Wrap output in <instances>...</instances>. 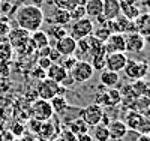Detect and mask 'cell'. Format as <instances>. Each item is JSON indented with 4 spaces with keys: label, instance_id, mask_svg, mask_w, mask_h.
<instances>
[{
    "label": "cell",
    "instance_id": "cell-1",
    "mask_svg": "<svg viewBox=\"0 0 150 141\" xmlns=\"http://www.w3.org/2000/svg\"><path fill=\"white\" fill-rule=\"evenodd\" d=\"M15 21L20 29L26 30L29 33H33L36 30H41V26L45 21V15L39 5L24 3L17 9Z\"/></svg>",
    "mask_w": 150,
    "mask_h": 141
},
{
    "label": "cell",
    "instance_id": "cell-2",
    "mask_svg": "<svg viewBox=\"0 0 150 141\" xmlns=\"http://www.w3.org/2000/svg\"><path fill=\"white\" fill-rule=\"evenodd\" d=\"M30 116H32L33 120L41 122V123L51 120V117L54 116V111L51 108L50 101H44V99H39V98L36 101H33L32 105H30Z\"/></svg>",
    "mask_w": 150,
    "mask_h": 141
},
{
    "label": "cell",
    "instance_id": "cell-3",
    "mask_svg": "<svg viewBox=\"0 0 150 141\" xmlns=\"http://www.w3.org/2000/svg\"><path fill=\"white\" fill-rule=\"evenodd\" d=\"M95 74V69L92 68L90 62L87 60H78L75 63V66L69 71V78L77 83V84H83L86 81H89Z\"/></svg>",
    "mask_w": 150,
    "mask_h": 141
},
{
    "label": "cell",
    "instance_id": "cell-4",
    "mask_svg": "<svg viewBox=\"0 0 150 141\" xmlns=\"http://www.w3.org/2000/svg\"><path fill=\"white\" fill-rule=\"evenodd\" d=\"M95 30V23L92 18L89 17H84L81 20H77V21H72V26H71V30H69V36L74 38L75 41H80V39H84V38L90 36Z\"/></svg>",
    "mask_w": 150,
    "mask_h": 141
},
{
    "label": "cell",
    "instance_id": "cell-5",
    "mask_svg": "<svg viewBox=\"0 0 150 141\" xmlns=\"http://www.w3.org/2000/svg\"><path fill=\"white\" fill-rule=\"evenodd\" d=\"M122 102V95H120V90L116 87L112 89H107V90H102V92H98L96 96H95V104L99 105V107H108V108H114L117 107Z\"/></svg>",
    "mask_w": 150,
    "mask_h": 141
},
{
    "label": "cell",
    "instance_id": "cell-6",
    "mask_svg": "<svg viewBox=\"0 0 150 141\" xmlns=\"http://www.w3.org/2000/svg\"><path fill=\"white\" fill-rule=\"evenodd\" d=\"M123 71L131 81L146 80L149 74V63L146 60H128Z\"/></svg>",
    "mask_w": 150,
    "mask_h": 141
},
{
    "label": "cell",
    "instance_id": "cell-7",
    "mask_svg": "<svg viewBox=\"0 0 150 141\" xmlns=\"http://www.w3.org/2000/svg\"><path fill=\"white\" fill-rule=\"evenodd\" d=\"M87 126H96L101 123L102 117H104V108L102 107H99L96 104H90V105H87L84 108L80 110V116H78Z\"/></svg>",
    "mask_w": 150,
    "mask_h": 141
},
{
    "label": "cell",
    "instance_id": "cell-8",
    "mask_svg": "<svg viewBox=\"0 0 150 141\" xmlns=\"http://www.w3.org/2000/svg\"><path fill=\"white\" fill-rule=\"evenodd\" d=\"M146 48V38L137 32H131L125 35V51L132 54H140Z\"/></svg>",
    "mask_w": 150,
    "mask_h": 141
},
{
    "label": "cell",
    "instance_id": "cell-9",
    "mask_svg": "<svg viewBox=\"0 0 150 141\" xmlns=\"http://www.w3.org/2000/svg\"><path fill=\"white\" fill-rule=\"evenodd\" d=\"M59 87L60 84L48 80V78H44L39 81L38 84V89H36V95L39 99H44V101H51L54 96L59 95Z\"/></svg>",
    "mask_w": 150,
    "mask_h": 141
},
{
    "label": "cell",
    "instance_id": "cell-10",
    "mask_svg": "<svg viewBox=\"0 0 150 141\" xmlns=\"http://www.w3.org/2000/svg\"><path fill=\"white\" fill-rule=\"evenodd\" d=\"M105 54L112 53H125V35L123 33H111L108 39L104 42Z\"/></svg>",
    "mask_w": 150,
    "mask_h": 141
},
{
    "label": "cell",
    "instance_id": "cell-11",
    "mask_svg": "<svg viewBox=\"0 0 150 141\" xmlns=\"http://www.w3.org/2000/svg\"><path fill=\"white\" fill-rule=\"evenodd\" d=\"M54 50L62 56V57H68V56H74L77 51V41L71 38L69 35L62 38V39L56 41L54 44Z\"/></svg>",
    "mask_w": 150,
    "mask_h": 141
},
{
    "label": "cell",
    "instance_id": "cell-12",
    "mask_svg": "<svg viewBox=\"0 0 150 141\" xmlns=\"http://www.w3.org/2000/svg\"><path fill=\"white\" fill-rule=\"evenodd\" d=\"M128 56L125 53H112V54H107V65L105 69L112 71V72H122L125 69L128 63Z\"/></svg>",
    "mask_w": 150,
    "mask_h": 141
},
{
    "label": "cell",
    "instance_id": "cell-13",
    "mask_svg": "<svg viewBox=\"0 0 150 141\" xmlns=\"http://www.w3.org/2000/svg\"><path fill=\"white\" fill-rule=\"evenodd\" d=\"M29 41H30V33L20 29V27L15 29V30H11L9 35H8V42L12 45V48L17 50V51L20 48H23Z\"/></svg>",
    "mask_w": 150,
    "mask_h": 141
},
{
    "label": "cell",
    "instance_id": "cell-14",
    "mask_svg": "<svg viewBox=\"0 0 150 141\" xmlns=\"http://www.w3.org/2000/svg\"><path fill=\"white\" fill-rule=\"evenodd\" d=\"M45 78H48V80H51V81H54V83L62 86L69 78V74H68V71L63 66H60L59 63H53V65L47 69Z\"/></svg>",
    "mask_w": 150,
    "mask_h": 141
},
{
    "label": "cell",
    "instance_id": "cell-15",
    "mask_svg": "<svg viewBox=\"0 0 150 141\" xmlns=\"http://www.w3.org/2000/svg\"><path fill=\"white\" fill-rule=\"evenodd\" d=\"M108 132L111 141H123L125 137L128 135V128L123 123V120H111L108 125Z\"/></svg>",
    "mask_w": 150,
    "mask_h": 141
},
{
    "label": "cell",
    "instance_id": "cell-16",
    "mask_svg": "<svg viewBox=\"0 0 150 141\" xmlns=\"http://www.w3.org/2000/svg\"><path fill=\"white\" fill-rule=\"evenodd\" d=\"M47 23H50L51 26H65L72 23L71 20V15H69V11H65V9H59L56 8L53 12H51V15H50L48 18H45Z\"/></svg>",
    "mask_w": 150,
    "mask_h": 141
},
{
    "label": "cell",
    "instance_id": "cell-17",
    "mask_svg": "<svg viewBox=\"0 0 150 141\" xmlns=\"http://www.w3.org/2000/svg\"><path fill=\"white\" fill-rule=\"evenodd\" d=\"M120 15V3L119 0H104V11H102V17L107 21L116 20Z\"/></svg>",
    "mask_w": 150,
    "mask_h": 141
},
{
    "label": "cell",
    "instance_id": "cell-18",
    "mask_svg": "<svg viewBox=\"0 0 150 141\" xmlns=\"http://www.w3.org/2000/svg\"><path fill=\"white\" fill-rule=\"evenodd\" d=\"M86 17L89 18H99L102 17L104 11V0H86Z\"/></svg>",
    "mask_w": 150,
    "mask_h": 141
},
{
    "label": "cell",
    "instance_id": "cell-19",
    "mask_svg": "<svg viewBox=\"0 0 150 141\" xmlns=\"http://www.w3.org/2000/svg\"><path fill=\"white\" fill-rule=\"evenodd\" d=\"M99 81L101 84L107 89H112L116 87L119 83H120V77L117 72H112V71H108V69H104L101 72V77H99Z\"/></svg>",
    "mask_w": 150,
    "mask_h": 141
},
{
    "label": "cell",
    "instance_id": "cell-20",
    "mask_svg": "<svg viewBox=\"0 0 150 141\" xmlns=\"http://www.w3.org/2000/svg\"><path fill=\"white\" fill-rule=\"evenodd\" d=\"M30 41L33 42L36 51L50 47V36H48L47 32H44V30H36V32L30 33Z\"/></svg>",
    "mask_w": 150,
    "mask_h": 141
},
{
    "label": "cell",
    "instance_id": "cell-21",
    "mask_svg": "<svg viewBox=\"0 0 150 141\" xmlns=\"http://www.w3.org/2000/svg\"><path fill=\"white\" fill-rule=\"evenodd\" d=\"M141 119H143V114L137 113V111H134V110H129V111H126V114H125L123 123L126 125L128 131H137V128H138Z\"/></svg>",
    "mask_w": 150,
    "mask_h": 141
},
{
    "label": "cell",
    "instance_id": "cell-22",
    "mask_svg": "<svg viewBox=\"0 0 150 141\" xmlns=\"http://www.w3.org/2000/svg\"><path fill=\"white\" fill-rule=\"evenodd\" d=\"M120 15L128 18L129 21H134L135 18H138L141 15V12H140V8L137 6V3H131V5L120 6Z\"/></svg>",
    "mask_w": 150,
    "mask_h": 141
},
{
    "label": "cell",
    "instance_id": "cell-23",
    "mask_svg": "<svg viewBox=\"0 0 150 141\" xmlns=\"http://www.w3.org/2000/svg\"><path fill=\"white\" fill-rule=\"evenodd\" d=\"M50 104H51L53 111L57 113V114H63L68 110V99L65 96L57 95V96H54L51 101H50Z\"/></svg>",
    "mask_w": 150,
    "mask_h": 141
},
{
    "label": "cell",
    "instance_id": "cell-24",
    "mask_svg": "<svg viewBox=\"0 0 150 141\" xmlns=\"http://www.w3.org/2000/svg\"><path fill=\"white\" fill-rule=\"evenodd\" d=\"M69 131L75 135V137H78V135H83V134H89V126H87L80 117L77 120H74L69 123Z\"/></svg>",
    "mask_w": 150,
    "mask_h": 141
},
{
    "label": "cell",
    "instance_id": "cell-25",
    "mask_svg": "<svg viewBox=\"0 0 150 141\" xmlns=\"http://www.w3.org/2000/svg\"><path fill=\"white\" fill-rule=\"evenodd\" d=\"M53 3L56 8L59 9H65V11H72L75 6H84L86 5V0H53Z\"/></svg>",
    "mask_w": 150,
    "mask_h": 141
},
{
    "label": "cell",
    "instance_id": "cell-26",
    "mask_svg": "<svg viewBox=\"0 0 150 141\" xmlns=\"http://www.w3.org/2000/svg\"><path fill=\"white\" fill-rule=\"evenodd\" d=\"M149 107H150V98H147V96H138V98L134 99L132 110L137 111V113H140V114H143V116H144V113L149 110Z\"/></svg>",
    "mask_w": 150,
    "mask_h": 141
},
{
    "label": "cell",
    "instance_id": "cell-27",
    "mask_svg": "<svg viewBox=\"0 0 150 141\" xmlns=\"http://www.w3.org/2000/svg\"><path fill=\"white\" fill-rule=\"evenodd\" d=\"M92 138L96 140V141H111L108 128L105 125H101V123L93 128V137Z\"/></svg>",
    "mask_w": 150,
    "mask_h": 141
},
{
    "label": "cell",
    "instance_id": "cell-28",
    "mask_svg": "<svg viewBox=\"0 0 150 141\" xmlns=\"http://www.w3.org/2000/svg\"><path fill=\"white\" fill-rule=\"evenodd\" d=\"M14 57V48L8 41H0V62H11Z\"/></svg>",
    "mask_w": 150,
    "mask_h": 141
},
{
    "label": "cell",
    "instance_id": "cell-29",
    "mask_svg": "<svg viewBox=\"0 0 150 141\" xmlns=\"http://www.w3.org/2000/svg\"><path fill=\"white\" fill-rule=\"evenodd\" d=\"M47 35L51 36L54 41H59V39H62V38L68 36L69 35V30L66 27H63V26H50Z\"/></svg>",
    "mask_w": 150,
    "mask_h": 141
},
{
    "label": "cell",
    "instance_id": "cell-30",
    "mask_svg": "<svg viewBox=\"0 0 150 141\" xmlns=\"http://www.w3.org/2000/svg\"><path fill=\"white\" fill-rule=\"evenodd\" d=\"M90 65L95 71H104L105 69V65H107V54L102 53V54H96L92 57V62H90Z\"/></svg>",
    "mask_w": 150,
    "mask_h": 141
},
{
    "label": "cell",
    "instance_id": "cell-31",
    "mask_svg": "<svg viewBox=\"0 0 150 141\" xmlns=\"http://www.w3.org/2000/svg\"><path fill=\"white\" fill-rule=\"evenodd\" d=\"M54 131H56V128H54V125L51 123V122H44V123H41V128H39V134L44 137V138H47V140H50V138H53V135H54Z\"/></svg>",
    "mask_w": 150,
    "mask_h": 141
},
{
    "label": "cell",
    "instance_id": "cell-32",
    "mask_svg": "<svg viewBox=\"0 0 150 141\" xmlns=\"http://www.w3.org/2000/svg\"><path fill=\"white\" fill-rule=\"evenodd\" d=\"M110 35H111V32H110L108 27H105V26H101V27L95 29L93 33H92V36L96 38V39H98V41H101V42H105V41L108 39V36H110Z\"/></svg>",
    "mask_w": 150,
    "mask_h": 141
},
{
    "label": "cell",
    "instance_id": "cell-33",
    "mask_svg": "<svg viewBox=\"0 0 150 141\" xmlns=\"http://www.w3.org/2000/svg\"><path fill=\"white\" fill-rule=\"evenodd\" d=\"M80 59L78 57H75V56H68V57H62V60L59 62V65L60 66H63L66 71H68V74H69V71L75 66V63H77Z\"/></svg>",
    "mask_w": 150,
    "mask_h": 141
},
{
    "label": "cell",
    "instance_id": "cell-34",
    "mask_svg": "<svg viewBox=\"0 0 150 141\" xmlns=\"http://www.w3.org/2000/svg\"><path fill=\"white\" fill-rule=\"evenodd\" d=\"M69 15H71V20H72V21L81 20V18L86 17V9H84V6L78 5V6H75L72 11H69Z\"/></svg>",
    "mask_w": 150,
    "mask_h": 141
},
{
    "label": "cell",
    "instance_id": "cell-35",
    "mask_svg": "<svg viewBox=\"0 0 150 141\" xmlns=\"http://www.w3.org/2000/svg\"><path fill=\"white\" fill-rule=\"evenodd\" d=\"M137 132L141 134V135H150V120H149L147 117L143 116V119H141L138 128H137Z\"/></svg>",
    "mask_w": 150,
    "mask_h": 141
},
{
    "label": "cell",
    "instance_id": "cell-36",
    "mask_svg": "<svg viewBox=\"0 0 150 141\" xmlns=\"http://www.w3.org/2000/svg\"><path fill=\"white\" fill-rule=\"evenodd\" d=\"M51 65H53V63H51V60H50L48 57H39V59H38V68H41L45 72H47V69Z\"/></svg>",
    "mask_w": 150,
    "mask_h": 141
},
{
    "label": "cell",
    "instance_id": "cell-37",
    "mask_svg": "<svg viewBox=\"0 0 150 141\" xmlns=\"http://www.w3.org/2000/svg\"><path fill=\"white\" fill-rule=\"evenodd\" d=\"M11 30H12V29H11L9 23H8V21H2V20H0V38L8 36Z\"/></svg>",
    "mask_w": 150,
    "mask_h": 141
},
{
    "label": "cell",
    "instance_id": "cell-38",
    "mask_svg": "<svg viewBox=\"0 0 150 141\" xmlns=\"http://www.w3.org/2000/svg\"><path fill=\"white\" fill-rule=\"evenodd\" d=\"M77 141H93V138L89 134H83V135H78L77 137Z\"/></svg>",
    "mask_w": 150,
    "mask_h": 141
},
{
    "label": "cell",
    "instance_id": "cell-39",
    "mask_svg": "<svg viewBox=\"0 0 150 141\" xmlns=\"http://www.w3.org/2000/svg\"><path fill=\"white\" fill-rule=\"evenodd\" d=\"M2 5V8H0V11L2 12H8L9 9H11V6H12V3H9V2H6V3H0Z\"/></svg>",
    "mask_w": 150,
    "mask_h": 141
},
{
    "label": "cell",
    "instance_id": "cell-40",
    "mask_svg": "<svg viewBox=\"0 0 150 141\" xmlns=\"http://www.w3.org/2000/svg\"><path fill=\"white\" fill-rule=\"evenodd\" d=\"M137 141H150V137L149 135H138V138H137Z\"/></svg>",
    "mask_w": 150,
    "mask_h": 141
},
{
    "label": "cell",
    "instance_id": "cell-41",
    "mask_svg": "<svg viewBox=\"0 0 150 141\" xmlns=\"http://www.w3.org/2000/svg\"><path fill=\"white\" fill-rule=\"evenodd\" d=\"M144 117H147V119L150 120V107H149V110H147V111L144 113Z\"/></svg>",
    "mask_w": 150,
    "mask_h": 141
},
{
    "label": "cell",
    "instance_id": "cell-42",
    "mask_svg": "<svg viewBox=\"0 0 150 141\" xmlns=\"http://www.w3.org/2000/svg\"><path fill=\"white\" fill-rule=\"evenodd\" d=\"M0 3H2V0H0Z\"/></svg>",
    "mask_w": 150,
    "mask_h": 141
},
{
    "label": "cell",
    "instance_id": "cell-43",
    "mask_svg": "<svg viewBox=\"0 0 150 141\" xmlns=\"http://www.w3.org/2000/svg\"><path fill=\"white\" fill-rule=\"evenodd\" d=\"M149 137H150V135H149Z\"/></svg>",
    "mask_w": 150,
    "mask_h": 141
}]
</instances>
